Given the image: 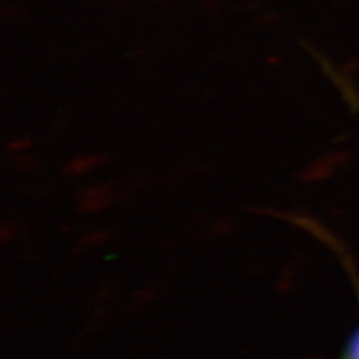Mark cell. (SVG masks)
Segmentation results:
<instances>
[{
	"label": "cell",
	"instance_id": "obj_1",
	"mask_svg": "<svg viewBox=\"0 0 359 359\" xmlns=\"http://www.w3.org/2000/svg\"><path fill=\"white\" fill-rule=\"evenodd\" d=\"M346 359H359V337H356V340L351 346V351L347 353Z\"/></svg>",
	"mask_w": 359,
	"mask_h": 359
}]
</instances>
